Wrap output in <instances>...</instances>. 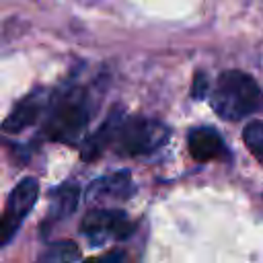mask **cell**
Segmentation results:
<instances>
[{
    "instance_id": "6da1fadb",
    "label": "cell",
    "mask_w": 263,
    "mask_h": 263,
    "mask_svg": "<svg viewBox=\"0 0 263 263\" xmlns=\"http://www.w3.org/2000/svg\"><path fill=\"white\" fill-rule=\"evenodd\" d=\"M168 140V127L150 117L123 115L113 111L101 123V127L86 140L82 148L84 160H97L109 146L123 156H142L158 150Z\"/></svg>"
},
{
    "instance_id": "7a4b0ae2",
    "label": "cell",
    "mask_w": 263,
    "mask_h": 263,
    "mask_svg": "<svg viewBox=\"0 0 263 263\" xmlns=\"http://www.w3.org/2000/svg\"><path fill=\"white\" fill-rule=\"evenodd\" d=\"M92 117L90 95L82 86L60 92L45 119V136L53 142L74 146L86 132Z\"/></svg>"
},
{
    "instance_id": "3957f363",
    "label": "cell",
    "mask_w": 263,
    "mask_h": 263,
    "mask_svg": "<svg viewBox=\"0 0 263 263\" xmlns=\"http://www.w3.org/2000/svg\"><path fill=\"white\" fill-rule=\"evenodd\" d=\"M210 103L222 119L238 121L263 109V92L249 74L240 70H228L220 74Z\"/></svg>"
},
{
    "instance_id": "277c9868",
    "label": "cell",
    "mask_w": 263,
    "mask_h": 263,
    "mask_svg": "<svg viewBox=\"0 0 263 263\" xmlns=\"http://www.w3.org/2000/svg\"><path fill=\"white\" fill-rule=\"evenodd\" d=\"M39 195V183L33 177L21 179L14 189L8 193L4 210L0 214V249L12 240V236L18 232L21 224L33 210Z\"/></svg>"
},
{
    "instance_id": "5b68a950",
    "label": "cell",
    "mask_w": 263,
    "mask_h": 263,
    "mask_svg": "<svg viewBox=\"0 0 263 263\" xmlns=\"http://www.w3.org/2000/svg\"><path fill=\"white\" fill-rule=\"evenodd\" d=\"M132 230L134 222L121 210H95L88 212L80 222V232L95 247H101L109 240H119Z\"/></svg>"
},
{
    "instance_id": "8992f818",
    "label": "cell",
    "mask_w": 263,
    "mask_h": 263,
    "mask_svg": "<svg viewBox=\"0 0 263 263\" xmlns=\"http://www.w3.org/2000/svg\"><path fill=\"white\" fill-rule=\"evenodd\" d=\"M187 150L193 160L208 162L220 158L226 152V146L214 127H195L187 136Z\"/></svg>"
},
{
    "instance_id": "52a82bcc",
    "label": "cell",
    "mask_w": 263,
    "mask_h": 263,
    "mask_svg": "<svg viewBox=\"0 0 263 263\" xmlns=\"http://www.w3.org/2000/svg\"><path fill=\"white\" fill-rule=\"evenodd\" d=\"M41 107L43 105H41L39 97H27V99H23L10 111V115L2 121V132H6V134H18V132L31 127L39 119Z\"/></svg>"
},
{
    "instance_id": "ba28073f",
    "label": "cell",
    "mask_w": 263,
    "mask_h": 263,
    "mask_svg": "<svg viewBox=\"0 0 263 263\" xmlns=\"http://www.w3.org/2000/svg\"><path fill=\"white\" fill-rule=\"evenodd\" d=\"M132 191H134V183H132L129 173L119 171V173L99 179L88 189V195H92V197H127V195H132Z\"/></svg>"
},
{
    "instance_id": "9c48e42d",
    "label": "cell",
    "mask_w": 263,
    "mask_h": 263,
    "mask_svg": "<svg viewBox=\"0 0 263 263\" xmlns=\"http://www.w3.org/2000/svg\"><path fill=\"white\" fill-rule=\"evenodd\" d=\"M76 203H78V189L74 185H62L53 193V199L49 205V218L62 220V218L70 216L76 210Z\"/></svg>"
},
{
    "instance_id": "30bf717a",
    "label": "cell",
    "mask_w": 263,
    "mask_h": 263,
    "mask_svg": "<svg viewBox=\"0 0 263 263\" xmlns=\"http://www.w3.org/2000/svg\"><path fill=\"white\" fill-rule=\"evenodd\" d=\"M80 257V251L76 247V242L72 240H60V242H53L45 255L41 257L43 263H74L76 259Z\"/></svg>"
},
{
    "instance_id": "8fae6325",
    "label": "cell",
    "mask_w": 263,
    "mask_h": 263,
    "mask_svg": "<svg viewBox=\"0 0 263 263\" xmlns=\"http://www.w3.org/2000/svg\"><path fill=\"white\" fill-rule=\"evenodd\" d=\"M242 142L249 148V152L257 158V162L263 166V121L253 119L242 129Z\"/></svg>"
},
{
    "instance_id": "7c38bea8",
    "label": "cell",
    "mask_w": 263,
    "mask_h": 263,
    "mask_svg": "<svg viewBox=\"0 0 263 263\" xmlns=\"http://www.w3.org/2000/svg\"><path fill=\"white\" fill-rule=\"evenodd\" d=\"M205 92H208V78H205V74L197 72L195 78H193V90H191V95H193V99L199 101V99L205 97Z\"/></svg>"
},
{
    "instance_id": "4fadbf2b",
    "label": "cell",
    "mask_w": 263,
    "mask_h": 263,
    "mask_svg": "<svg viewBox=\"0 0 263 263\" xmlns=\"http://www.w3.org/2000/svg\"><path fill=\"white\" fill-rule=\"evenodd\" d=\"M84 263H125V257L119 251H111V253H105V255H99V257H90Z\"/></svg>"
}]
</instances>
